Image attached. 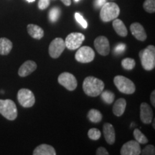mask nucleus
<instances>
[{
  "mask_svg": "<svg viewBox=\"0 0 155 155\" xmlns=\"http://www.w3.org/2000/svg\"><path fill=\"white\" fill-rule=\"evenodd\" d=\"M101 134L99 129H96V128H92V129H89L88 132V137L89 139L96 141L101 138Z\"/></svg>",
  "mask_w": 155,
  "mask_h": 155,
  "instance_id": "nucleus-28",
  "label": "nucleus"
},
{
  "mask_svg": "<svg viewBox=\"0 0 155 155\" xmlns=\"http://www.w3.org/2000/svg\"><path fill=\"white\" fill-rule=\"evenodd\" d=\"M65 41L61 38H57L54 39L51 43L50 44L49 48H48V52L50 57L53 58H58L60 56L64 50L65 49Z\"/></svg>",
  "mask_w": 155,
  "mask_h": 155,
  "instance_id": "nucleus-9",
  "label": "nucleus"
},
{
  "mask_svg": "<svg viewBox=\"0 0 155 155\" xmlns=\"http://www.w3.org/2000/svg\"><path fill=\"white\" fill-rule=\"evenodd\" d=\"M134 137L135 140L139 144H144L148 142V139L145 137V135L138 129H135L134 131Z\"/></svg>",
  "mask_w": 155,
  "mask_h": 155,
  "instance_id": "nucleus-23",
  "label": "nucleus"
},
{
  "mask_svg": "<svg viewBox=\"0 0 155 155\" xmlns=\"http://www.w3.org/2000/svg\"><path fill=\"white\" fill-rule=\"evenodd\" d=\"M114 83L120 92L125 94H132L135 92V84L128 78L123 75H116L114 79Z\"/></svg>",
  "mask_w": 155,
  "mask_h": 155,
  "instance_id": "nucleus-5",
  "label": "nucleus"
},
{
  "mask_svg": "<svg viewBox=\"0 0 155 155\" xmlns=\"http://www.w3.org/2000/svg\"><path fill=\"white\" fill-rule=\"evenodd\" d=\"M139 58L143 68L146 71H152L155 67V47L149 45L139 52Z\"/></svg>",
  "mask_w": 155,
  "mask_h": 155,
  "instance_id": "nucleus-2",
  "label": "nucleus"
},
{
  "mask_svg": "<svg viewBox=\"0 0 155 155\" xmlns=\"http://www.w3.org/2000/svg\"><path fill=\"white\" fill-rule=\"evenodd\" d=\"M140 118L141 121L146 124L152 123L153 112L151 106L147 103H142L140 106Z\"/></svg>",
  "mask_w": 155,
  "mask_h": 155,
  "instance_id": "nucleus-13",
  "label": "nucleus"
},
{
  "mask_svg": "<svg viewBox=\"0 0 155 155\" xmlns=\"http://www.w3.org/2000/svg\"><path fill=\"white\" fill-rule=\"evenodd\" d=\"M50 5V0H40L38 3V7L40 9H46Z\"/></svg>",
  "mask_w": 155,
  "mask_h": 155,
  "instance_id": "nucleus-31",
  "label": "nucleus"
},
{
  "mask_svg": "<svg viewBox=\"0 0 155 155\" xmlns=\"http://www.w3.org/2000/svg\"><path fill=\"white\" fill-rule=\"evenodd\" d=\"M127 102L124 98H119L114 104L113 106V113L116 116H121L124 113Z\"/></svg>",
  "mask_w": 155,
  "mask_h": 155,
  "instance_id": "nucleus-20",
  "label": "nucleus"
},
{
  "mask_svg": "<svg viewBox=\"0 0 155 155\" xmlns=\"http://www.w3.org/2000/svg\"><path fill=\"white\" fill-rule=\"evenodd\" d=\"M155 124V122H154H154H153V127H154V128H155V124Z\"/></svg>",
  "mask_w": 155,
  "mask_h": 155,
  "instance_id": "nucleus-38",
  "label": "nucleus"
},
{
  "mask_svg": "<svg viewBox=\"0 0 155 155\" xmlns=\"http://www.w3.org/2000/svg\"><path fill=\"white\" fill-rule=\"evenodd\" d=\"M37 69V64L32 61H27L21 65L18 71V75L20 77H26L31 74Z\"/></svg>",
  "mask_w": 155,
  "mask_h": 155,
  "instance_id": "nucleus-15",
  "label": "nucleus"
},
{
  "mask_svg": "<svg viewBox=\"0 0 155 155\" xmlns=\"http://www.w3.org/2000/svg\"><path fill=\"white\" fill-rule=\"evenodd\" d=\"M56 152L53 147L48 144H40L35 149L33 155H55Z\"/></svg>",
  "mask_w": 155,
  "mask_h": 155,
  "instance_id": "nucleus-17",
  "label": "nucleus"
},
{
  "mask_svg": "<svg viewBox=\"0 0 155 155\" xmlns=\"http://www.w3.org/2000/svg\"><path fill=\"white\" fill-rule=\"evenodd\" d=\"M61 15V10L58 7H53L50 9L49 12V19L52 22H55L59 18Z\"/></svg>",
  "mask_w": 155,
  "mask_h": 155,
  "instance_id": "nucleus-26",
  "label": "nucleus"
},
{
  "mask_svg": "<svg viewBox=\"0 0 155 155\" xmlns=\"http://www.w3.org/2000/svg\"><path fill=\"white\" fill-rule=\"evenodd\" d=\"M75 18L76 19L77 22H78L83 28H87V27H88V23H87L86 21L85 20V19L81 16V14H79V13L78 12L75 13Z\"/></svg>",
  "mask_w": 155,
  "mask_h": 155,
  "instance_id": "nucleus-30",
  "label": "nucleus"
},
{
  "mask_svg": "<svg viewBox=\"0 0 155 155\" xmlns=\"http://www.w3.org/2000/svg\"><path fill=\"white\" fill-rule=\"evenodd\" d=\"M101 95L102 99L108 104H112L114 101V98H115V95H114V93L109 91H102Z\"/></svg>",
  "mask_w": 155,
  "mask_h": 155,
  "instance_id": "nucleus-24",
  "label": "nucleus"
},
{
  "mask_svg": "<svg viewBox=\"0 0 155 155\" xmlns=\"http://www.w3.org/2000/svg\"><path fill=\"white\" fill-rule=\"evenodd\" d=\"M113 27L114 30L121 37H126L128 34V30L126 28L125 25L122 22L121 19H114Z\"/></svg>",
  "mask_w": 155,
  "mask_h": 155,
  "instance_id": "nucleus-21",
  "label": "nucleus"
},
{
  "mask_svg": "<svg viewBox=\"0 0 155 155\" xmlns=\"http://www.w3.org/2000/svg\"><path fill=\"white\" fill-rule=\"evenodd\" d=\"M105 3H106V0H95L94 1V5L96 8L101 7Z\"/></svg>",
  "mask_w": 155,
  "mask_h": 155,
  "instance_id": "nucleus-34",
  "label": "nucleus"
},
{
  "mask_svg": "<svg viewBox=\"0 0 155 155\" xmlns=\"http://www.w3.org/2000/svg\"><path fill=\"white\" fill-rule=\"evenodd\" d=\"M27 1H28V2H33L35 0H27Z\"/></svg>",
  "mask_w": 155,
  "mask_h": 155,
  "instance_id": "nucleus-37",
  "label": "nucleus"
},
{
  "mask_svg": "<svg viewBox=\"0 0 155 155\" xmlns=\"http://www.w3.org/2000/svg\"><path fill=\"white\" fill-rule=\"evenodd\" d=\"M28 32L32 38L37 39V40H40L44 36V30L40 26L36 25H28Z\"/></svg>",
  "mask_w": 155,
  "mask_h": 155,
  "instance_id": "nucleus-18",
  "label": "nucleus"
},
{
  "mask_svg": "<svg viewBox=\"0 0 155 155\" xmlns=\"http://www.w3.org/2000/svg\"><path fill=\"white\" fill-rule=\"evenodd\" d=\"M88 118L93 123H99L102 120V114L98 110L91 109L88 111Z\"/></svg>",
  "mask_w": 155,
  "mask_h": 155,
  "instance_id": "nucleus-22",
  "label": "nucleus"
},
{
  "mask_svg": "<svg viewBox=\"0 0 155 155\" xmlns=\"http://www.w3.org/2000/svg\"><path fill=\"white\" fill-rule=\"evenodd\" d=\"M75 2H78L79 0H75Z\"/></svg>",
  "mask_w": 155,
  "mask_h": 155,
  "instance_id": "nucleus-39",
  "label": "nucleus"
},
{
  "mask_svg": "<svg viewBox=\"0 0 155 155\" xmlns=\"http://www.w3.org/2000/svg\"><path fill=\"white\" fill-rule=\"evenodd\" d=\"M155 98V91H153L152 94H151V96H150L151 103H152L153 106H155V98Z\"/></svg>",
  "mask_w": 155,
  "mask_h": 155,
  "instance_id": "nucleus-35",
  "label": "nucleus"
},
{
  "mask_svg": "<svg viewBox=\"0 0 155 155\" xmlns=\"http://www.w3.org/2000/svg\"><path fill=\"white\" fill-rule=\"evenodd\" d=\"M104 138L108 144H114L116 141V133L111 124L106 123L103 127Z\"/></svg>",
  "mask_w": 155,
  "mask_h": 155,
  "instance_id": "nucleus-16",
  "label": "nucleus"
},
{
  "mask_svg": "<svg viewBox=\"0 0 155 155\" xmlns=\"http://www.w3.org/2000/svg\"><path fill=\"white\" fill-rule=\"evenodd\" d=\"M130 30L133 36L138 40L144 41L147 39V36L146 32H145L144 28H143L142 25L139 24V23L135 22L131 24L130 27Z\"/></svg>",
  "mask_w": 155,
  "mask_h": 155,
  "instance_id": "nucleus-14",
  "label": "nucleus"
},
{
  "mask_svg": "<svg viewBox=\"0 0 155 155\" xmlns=\"http://www.w3.org/2000/svg\"><path fill=\"white\" fill-rule=\"evenodd\" d=\"M119 7L114 2H106L101 7L100 17L103 22H110L119 17Z\"/></svg>",
  "mask_w": 155,
  "mask_h": 155,
  "instance_id": "nucleus-3",
  "label": "nucleus"
},
{
  "mask_svg": "<svg viewBox=\"0 0 155 155\" xmlns=\"http://www.w3.org/2000/svg\"><path fill=\"white\" fill-rule=\"evenodd\" d=\"M125 48H126V45L124 44L123 43H121V44H119L118 45L116 46L115 48V53H117V54H120V53H122L125 50Z\"/></svg>",
  "mask_w": 155,
  "mask_h": 155,
  "instance_id": "nucleus-32",
  "label": "nucleus"
},
{
  "mask_svg": "<svg viewBox=\"0 0 155 155\" xmlns=\"http://www.w3.org/2000/svg\"><path fill=\"white\" fill-rule=\"evenodd\" d=\"M104 83L100 79L94 76H88L83 81V88L87 96L96 97L101 94L104 89Z\"/></svg>",
  "mask_w": 155,
  "mask_h": 155,
  "instance_id": "nucleus-1",
  "label": "nucleus"
},
{
  "mask_svg": "<svg viewBox=\"0 0 155 155\" xmlns=\"http://www.w3.org/2000/svg\"><path fill=\"white\" fill-rule=\"evenodd\" d=\"M96 154L97 155H108V151L106 150L104 147H99L98 150H96Z\"/></svg>",
  "mask_w": 155,
  "mask_h": 155,
  "instance_id": "nucleus-33",
  "label": "nucleus"
},
{
  "mask_svg": "<svg viewBox=\"0 0 155 155\" xmlns=\"http://www.w3.org/2000/svg\"><path fill=\"white\" fill-rule=\"evenodd\" d=\"M121 65L124 68L127 70V71H131L134 69L136 65V62L132 58H125L121 62Z\"/></svg>",
  "mask_w": 155,
  "mask_h": 155,
  "instance_id": "nucleus-25",
  "label": "nucleus"
},
{
  "mask_svg": "<svg viewBox=\"0 0 155 155\" xmlns=\"http://www.w3.org/2000/svg\"><path fill=\"white\" fill-rule=\"evenodd\" d=\"M58 83L68 91H74L78 86L75 77L68 72L61 73L58 76Z\"/></svg>",
  "mask_w": 155,
  "mask_h": 155,
  "instance_id": "nucleus-10",
  "label": "nucleus"
},
{
  "mask_svg": "<svg viewBox=\"0 0 155 155\" xmlns=\"http://www.w3.org/2000/svg\"><path fill=\"white\" fill-rule=\"evenodd\" d=\"M141 154L140 144L137 141H127L121 149V155H139Z\"/></svg>",
  "mask_w": 155,
  "mask_h": 155,
  "instance_id": "nucleus-11",
  "label": "nucleus"
},
{
  "mask_svg": "<svg viewBox=\"0 0 155 155\" xmlns=\"http://www.w3.org/2000/svg\"><path fill=\"white\" fill-rule=\"evenodd\" d=\"M94 46L101 55L106 56L110 52V44L108 40L104 36H99L94 40Z\"/></svg>",
  "mask_w": 155,
  "mask_h": 155,
  "instance_id": "nucleus-12",
  "label": "nucleus"
},
{
  "mask_svg": "<svg viewBox=\"0 0 155 155\" xmlns=\"http://www.w3.org/2000/svg\"><path fill=\"white\" fill-rule=\"evenodd\" d=\"M141 154L143 155H154V147L153 145H148L142 151H141Z\"/></svg>",
  "mask_w": 155,
  "mask_h": 155,
  "instance_id": "nucleus-29",
  "label": "nucleus"
},
{
  "mask_svg": "<svg viewBox=\"0 0 155 155\" xmlns=\"http://www.w3.org/2000/svg\"><path fill=\"white\" fill-rule=\"evenodd\" d=\"M62 2L66 6H70L71 4V0H61Z\"/></svg>",
  "mask_w": 155,
  "mask_h": 155,
  "instance_id": "nucleus-36",
  "label": "nucleus"
},
{
  "mask_svg": "<svg viewBox=\"0 0 155 155\" xmlns=\"http://www.w3.org/2000/svg\"><path fill=\"white\" fill-rule=\"evenodd\" d=\"M84 40V35L80 32H73L69 34L65 38V47L69 50H76L81 47Z\"/></svg>",
  "mask_w": 155,
  "mask_h": 155,
  "instance_id": "nucleus-7",
  "label": "nucleus"
},
{
  "mask_svg": "<svg viewBox=\"0 0 155 155\" xmlns=\"http://www.w3.org/2000/svg\"><path fill=\"white\" fill-rule=\"evenodd\" d=\"M75 60L82 63H90L94 61L95 53L94 50L88 46H83L78 50L75 53Z\"/></svg>",
  "mask_w": 155,
  "mask_h": 155,
  "instance_id": "nucleus-8",
  "label": "nucleus"
},
{
  "mask_svg": "<svg viewBox=\"0 0 155 155\" xmlns=\"http://www.w3.org/2000/svg\"><path fill=\"white\" fill-rule=\"evenodd\" d=\"M143 7L147 12L154 13L155 12V0H145Z\"/></svg>",
  "mask_w": 155,
  "mask_h": 155,
  "instance_id": "nucleus-27",
  "label": "nucleus"
},
{
  "mask_svg": "<svg viewBox=\"0 0 155 155\" xmlns=\"http://www.w3.org/2000/svg\"><path fill=\"white\" fill-rule=\"evenodd\" d=\"M13 45L11 40L6 38H0V55H8L12 49Z\"/></svg>",
  "mask_w": 155,
  "mask_h": 155,
  "instance_id": "nucleus-19",
  "label": "nucleus"
},
{
  "mask_svg": "<svg viewBox=\"0 0 155 155\" xmlns=\"http://www.w3.org/2000/svg\"><path fill=\"white\" fill-rule=\"evenodd\" d=\"M0 114L10 121L16 119L17 108L15 103L10 99H0Z\"/></svg>",
  "mask_w": 155,
  "mask_h": 155,
  "instance_id": "nucleus-4",
  "label": "nucleus"
},
{
  "mask_svg": "<svg viewBox=\"0 0 155 155\" xmlns=\"http://www.w3.org/2000/svg\"><path fill=\"white\" fill-rule=\"evenodd\" d=\"M17 100L21 106L25 108H30L35 103V97L33 93L27 88H22L17 93Z\"/></svg>",
  "mask_w": 155,
  "mask_h": 155,
  "instance_id": "nucleus-6",
  "label": "nucleus"
}]
</instances>
